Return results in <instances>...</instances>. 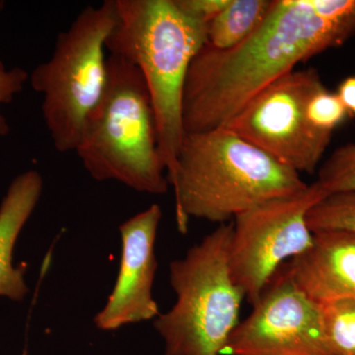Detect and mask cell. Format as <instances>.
<instances>
[{"label":"cell","mask_w":355,"mask_h":355,"mask_svg":"<svg viewBox=\"0 0 355 355\" xmlns=\"http://www.w3.org/2000/svg\"><path fill=\"white\" fill-rule=\"evenodd\" d=\"M355 35V0H273L263 24L225 51L205 44L184 84V135L223 128L270 84Z\"/></svg>","instance_id":"obj_1"},{"label":"cell","mask_w":355,"mask_h":355,"mask_svg":"<svg viewBox=\"0 0 355 355\" xmlns=\"http://www.w3.org/2000/svg\"><path fill=\"white\" fill-rule=\"evenodd\" d=\"M177 227L191 217L224 224L275 198L307 188L300 174L227 128L184 135L171 183Z\"/></svg>","instance_id":"obj_2"},{"label":"cell","mask_w":355,"mask_h":355,"mask_svg":"<svg viewBox=\"0 0 355 355\" xmlns=\"http://www.w3.org/2000/svg\"><path fill=\"white\" fill-rule=\"evenodd\" d=\"M116 9L107 51L128 60L144 76L171 184L184 137V84L193 58L207 43V24L182 12L174 0H116Z\"/></svg>","instance_id":"obj_3"},{"label":"cell","mask_w":355,"mask_h":355,"mask_svg":"<svg viewBox=\"0 0 355 355\" xmlns=\"http://www.w3.org/2000/svg\"><path fill=\"white\" fill-rule=\"evenodd\" d=\"M76 153L96 181L119 182L149 195L168 191L146 81L118 55L107 58L106 86L86 119Z\"/></svg>","instance_id":"obj_4"},{"label":"cell","mask_w":355,"mask_h":355,"mask_svg":"<svg viewBox=\"0 0 355 355\" xmlns=\"http://www.w3.org/2000/svg\"><path fill=\"white\" fill-rule=\"evenodd\" d=\"M233 222L220 224L170 265L176 303L154 320L165 355H221L245 297L229 270Z\"/></svg>","instance_id":"obj_5"},{"label":"cell","mask_w":355,"mask_h":355,"mask_svg":"<svg viewBox=\"0 0 355 355\" xmlns=\"http://www.w3.org/2000/svg\"><path fill=\"white\" fill-rule=\"evenodd\" d=\"M116 19V0L86 7L58 35L51 57L29 77L43 97L44 125L58 153H76L86 119L104 92L106 42Z\"/></svg>","instance_id":"obj_6"},{"label":"cell","mask_w":355,"mask_h":355,"mask_svg":"<svg viewBox=\"0 0 355 355\" xmlns=\"http://www.w3.org/2000/svg\"><path fill=\"white\" fill-rule=\"evenodd\" d=\"M324 86L317 69L294 70L263 89L223 128L298 174H314L333 133L313 127L306 106Z\"/></svg>","instance_id":"obj_7"},{"label":"cell","mask_w":355,"mask_h":355,"mask_svg":"<svg viewBox=\"0 0 355 355\" xmlns=\"http://www.w3.org/2000/svg\"><path fill=\"white\" fill-rule=\"evenodd\" d=\"M327 196L315 182L300 193L261 203L235 217L229 270L252 305L284 261L309 249L314 234L308 227L307 214Z\"/></svg>","instance_id":"obj_8"},{"label":"cell","mask_w":355,"mask_h":355,"mask_svg":"<svg viewBox=\"0 0 355 355\" xmlns=\"http://www.w3.org/2000/svg\"><path fill=\"white\" fill-rule=\"evenodd\" d=\"M270 282L251 314L231 334L222 354L333 355L319 304L282 275Z\"/></svg>","instance_id":"obj_9"},{"label":"cell","mask_w":355,"mask_h":355,"mask_svg":"<svg viewBox=\"0 0 355 355\" xmlns=\"http://www.w3.org/2000/svg\"><path fill=\"white\" fill-rule=\"evenodd\" d=\"M161 218L160 205H153L120 226V270L108 301L94 318L99 330H118L161 314L153 294L158 268L154 247Z\"/></svg>","instance_id":"obj_10"},{"label":"cell","mask_w":355,"mask_h":355,"mask_svg":"<svg viewBox=\"0 0 355 355\" xmlns=\"http://www.w3.org/2000/svg\"><path fill=\"white\" fill-rule=\"evenodd\" d=\"M312 245L280 275L317 304L355 299V233H313Z\"/></svg>","instance_id":"obj_11"},{"label":"cell","mask_w":355,"mask_h":355,"mask_svg":"<svg viewBox=\"0 0 355 355\" xmlns=\"http://www.w3.org/2000/svg\"><path fill=\"white\" fill-rule=\"evenodd\" d=\"M43 179L35 170L13 180L0 205V296L20 301L28 293L27 266H14L13 252L21 230L38 205Z\"/></svg>","instance_id":"obj_12"},{"label":"cell","mask_w":355,"mask_h":355,"mask_svg":"<svg viewBox=\"0 0 355 355\" xmlns=\"http://www.w3.org/2000/svg\"><path fill=\"white\" fill-rule=\"evenodd\" d=\"M273 0H229L227 6L207 24V46L214 50L234 48L266 20Z\"/></svg>","instance_id":"obj_13"},{"label":"cell","mask_w":355,"mask_h":355,"mask_svg":"<svg viewBox=\"0 0 355 355\" xmlns=\"http://www.w3.org/2000/svg\"><path fill=\"white\" fill-rule=\"evenodd\" d=\"M319 306L331 354L355 355V299H338Z\"/></svg>","instance_id":"obj_14"},{"label":"cell","mask_w":355,"mask_h":355,"mask_svg":"<svg viewBox=\"0 0 355 355\" xmlns=\"http://www.w3.org/2000/svg\"><path fill=\"white\" fill-rule=\"evenodd\" d=\"M311 232L347 231L355 233V193L327 196L307 214Z\"/></svg>","instance_id":"obj_15"},{"label":"cell","mask_w":355,"mask_h":355,"mask_svg":"<svg viewBox=\"0 0 355 355\" xmlns=\"http://www.w3.org/2000/svg\"><path fill=\"white\" fill-rule=\"evenodd\" d=\"M317 183L327 195L355 193V142L336 148L318 172Z\"/></svg>","instance_id":"obj_16"},{"label":"cell","mask_w":355,"mask_h":355,"mask_svg":"<svg viewBox=\"0 0 355 355\" xmlns=\"http://www.w3.org/2000/svg\"><path fill=\"white\" fill-rule=\"evenodd\" d=\"M347 116V110L336 93L331 92L326 86L317 91L306 106L308 121L322 132L333 133Z\"/></svg>","instance_id":"obj_17"},{"label":"cell","mask_w":355,"mask_h":355,"mask_svg":"<svg viewBox=\"0 0 355 355\" xmlns=\"http://www.w3.org/2000/svg\"><path fill=\"white\" fill-rule=\"evenodd\" d=\"M4 2L0 1V11ZM29 74L21 67L7 69L0 60V109L3 105L13 101L14 98L22 92L25 84L29 81ZM10 132L8 123L0 111V137H6Z\"/></svg>","instance_id":"obj_18"},{"label":"cell","mask_w":355,"mask_h":355,"mask_svg":"<svg viewBox=\"0 0 355 355\" xmlns=\"http://www.w3.org/2000/svg\"><path fill=\"white\" fill-rule=\"evenodd\" d=\"M229 0H174L178 8L193 19L209 24L222 9L227 6Z\"/></svg>","instance_id":"obj_19"},{"label":"cell","mask_w":355,"mask_h":355,"mask_svg":"<svg viewBox=\"0 0 355 355\" xmlns=\"http://www.w3.org/2000/svg\"><path fill=\"white\" fill-rule=\"evenodd\" d=\"M336 95L347 110V114L355 118V76L347 77L340 83Z\"/></svg>","instance_id":"obj_20"}]
</instances>
